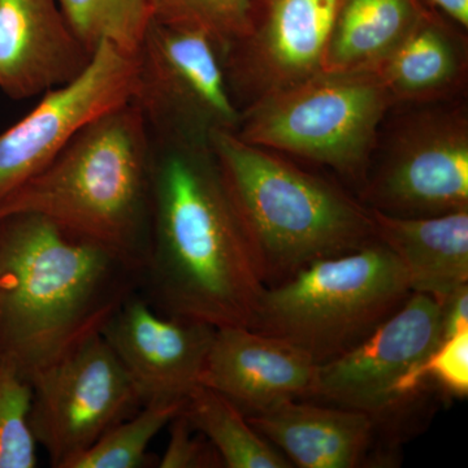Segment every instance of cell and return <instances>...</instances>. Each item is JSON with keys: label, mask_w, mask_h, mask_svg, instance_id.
<instances>
[{"label": "cell", "mask_w": 468, "mask_h": 468, "mask_svg": "<svg viewBox=\"0 0 468 468\" xmlns=\"http://www.w3.org/2000/svg\"><path fill=\"white\" fill-rule=\"evenodd\" d=\"M411 292L397 258L377 241L266 286L249 328L286 341L322 365L374 334Z\"/></svg>", "instance_id": "5b68a950"}, {"label": "cell", "mask_w": 468, "mask_h": 468, "mask_svg": "<svg viewBox=\"0 0 468 468\" xmlns=\"http://www.w3.org/2000/svg\"><path fill=\"white\" fill-rule=\"evenodd\" d=\"M428 11L435 12L452 26L467 30L468 0H418Z\"/></svg>", "instance_id": "83f0119b"}, {"label": "cell", "mask_w": 468, "mask_h": 468, "mask_svg": "<svg viewBox=\"0 0 468 468\" xmlns=\"http://www.w3.org/2000/svg\"><path fill=\"white\" fill-rule=\"evenodd\" d=\"M181 412L202 433L227 468H291L288 458L249 423L241 410L223 394L197 385Z\"/></svg>", "instance_id": "ffe728a7"}, {"label": "cell", "mask_w": 468, "mask_h": 468, "mask_svg": "<svg viewBox=\"0 0 468 468\" xmlns=\"http://www.w3.org/2000/svg\"><path fill=\"white\" fill-rule=\"evenodd\" d=\"M184 403H154L107 431L91 448L66 468H138L146 461L149 445L171 423Z\"/></svg>", "instance_id": "7402d4cb"}, {"label": "cell", "mask_w": 468, "mask_h": 468, "mask_svg": "<svg viewBox=\"0 0 468 468\" xmlns=\"http://www.w3.org/2000/svg\"><path fill=\"white\" fill-rule=\"evenodd\" d=\"M133 101L155 144H208L236 132L237 107L217 46L206 34L154 21L135 52Z\"/></svg>", "instance_id": "52a82bcc"}, {"label": "cell", "mask_w": 468, "mask_h": 468, "mask_svg": "<svg viewBox=\"0 0 468 468\" xmlns=\"http://www.w3.org/2000/svg\"><path fill=\"white\" fill-rule=\"evenodd\" d=\"M414 384L421 389L439 385L452 396L468 394V331L445 338L415 369Z\"/></svg>", "instance_id": "d4e9b609"}, {"label": "cell", "mask_w": 468, "mask_h": 468, "mask_svg": "<svg viewBox=\"0 0 468 468\" xmlns=\"http://www.w3.org/2000/svg\"><path fill=\"white\" fill-rule=\"evenodd\" d=\"M208 146L250 239L264 285L378 241L369 208L337 185L234 132H214Z\"/></svg>", "instance_id": "277c9868"}, {"label": "cell", "mask_w": 468, "mask_h": 468, "mask_svg": "<svg viewBox=\"0 0 468 468\" xmlns=\"http://www.w3.org/2000/svg\"><path fill=\"white\" fill-rule=\"evenodd\" d=\"M360 202L397 218L468 211V116L463 106L403 117L360 186Z\"/></svg>", "instance_id": "ba28073f"}, {"label": "cell", "mask_w": 468, "mask_h": 468, "mask_svg": "<svg viewBox=\"0 0 468 468\" xmlns=\"http://www.w3.org/2000/svg\"><path fill=\"white\" fill-rule=\"evenodd\" d=\"M424 11L418 0H343L323 70L377 69Z\"/></svg>", "instance_id": "d6986e66"}, {"label": "cell", "mask_w": 468, "mask_h": 468, "mask_svg": "<svg viewBox=\"0 0 468 468\" xmlns=\"http://www.w3.org/2000/svg\"><path fill=\"white\" fill-rule=\"evenodd\" d=\"M140 285L141 268L101 242L34 212L0 214V362L32 380Z\"/></svg>", "instance_id": "7a4b0ae2"}, {"label": "cell", "mask_w": 468, "mask_h": 468, "mask_svg": "<svg viewBox=\"0 0 468 468\" xmlns=\"http://www.w3.org/2000/svg\"><path fill=\"white\" fill-rule=\"evenodd\" d=\"M169 441L160 468H218L224 467L220 455L202 433L194 430L183 412L172 419Z\"/></svg>", "instance_id": "484cf974"}, {"label": "cell", "mask_w": 468, "mask_h": 468, "mask_svg": "<svg viewBox=\"0 0 468 468\" xmlns=\"http://www.w3.org/2000/svg\"><path fill=\"white\" fill-rule=\"evenodd\" d=\"M150 241L138 292L159 313L249 326L260 263L208 144H155Z\"/></svg>", "instance_id": "6da1fadb"}, {"label": "cell", "mask_w": 468, "mask_h": 468, "mask_svg": "<svg viewBox=\"0 0 468 468\" xmlns=\"http://www.w3.org/2000/svg\"><path fill=\"white\" fill-rule=\"evenodd\" d=\"M32 384L0 362V468H34L38 463L29 424Z\"/></svg>", "instance_id": "cb8c5ba5"}, {"label": "cell", "mask_w": 468, "mask_h": 468, "mask_svg": "<svg viewBox=\"0 0 468 468\" xmlns=\"http://www.w3.org/2000/svg\"><path fill=\"white\" fill-rule=\"evenodd\" d=\"M343 0H252L248 33L221 57L239 111L323 70Z\"/></svg>", "instance_id": "7c38bea8"}, {"label": "cell", "mask_w": 468, "mask_h": 468, "mask_svg": "<svg viewBox=\"0 0 468 468\" xmlns=\"http://www.w3.org/2000/svg\"><path fill=\"white\" fill-rule=\"evenodd\" d=\"M426 9L396 50L377 68L394 104L436 103L463 88L466 37Z\"/></svg>", "instance_id": "ac0fdd59"}, {"label": "cell", "mask_w": 468, "mask_h": 468, "mask_svg": "<svg viewBox=\"0 0 468 468\" xmlns=\"http://www.w3.org/2000/svg\"><path fill=\"white\" fill-rule=\"evenodd\" d=\"M91 57L58 0H0V91L11 100H30L68 84Z\"/></svg>", "instance_id": "9a60e30c"}, {"label": "cell", "mask_w": 468, "mask_h": 468, "mask_svg": "<svg viewBox=\"0 0 468 468\" xmlns=\"http://www.w3.org/2000/svg\"><path fill=\"white\" fill-rule=\"evenodd\" d=\"M248 418L258 432L301 468H356L367 461L378 430L358 410L295 399Z\"/></svg>", "instance_id": "2e32d148"}, {"label": "cell", "mask_w": 468, "mask_h": 468, "mask_svg": "<svg viewBox=\"0 0 468 468\" xmlns=\"http://www.w3.org/2000/svg\"><path fill=\"white\" fill-rule=\"evenodd\" d=\"M318 366L280 338L249 326H223L215 332L201 384L254 417L284 402L313 399Z\"/></svg>", "instance_id": "5bb4252c"}, {"label": "cell", "mask_w": 468, "mask_h": 468, "mask_svg": "<svg viewBox=\"0 0 468 468\" xmlns=\"http://www.w3.org/2000/svg\"><path fill=\"white\" fill-rule=\"evenodd\" d=\"M137 61L107 42L72 81L0 133V203L43 171L91 120L132 100Z\"/></svg>", "instance_id": "8fae6325"}, {"label": "cell", "mask_w": 468, "mask_h": 468, "mask_svg": "<svg viewBox=\"0 0 468 468\" xmlns=\"http://www.w3.org/2000/svg\"><path fill=\"white\" fill-rule=\"evenodd\" d=\"M30 384V428L55 468H66L143 408L133 381L101 334L34 375Z\"/></svg>", "instance_id": "30bf717a"}, {"label": "cell", "mask_w": 468, "mask_h": 468, "mask_svg": "<svg viewBox=\"0 0 468 468\" xmlns=\"http://www.w3.org/2000/svg\"><path fill=\"white\" fill-rule=\"evenodd\" d=\"M375 69L320 70L241 111V140L334 169L362 186L390 107Z\"/></svg>", "instance_id": "8992f818"}, {"label": "cell", "mask_w": 468, "mask_h": 468, "mask_svg": "<svg viewBox=\"0 0 468 468\" xmlns=\"http://www.w3.org/2000/svg\"><path fill=\"white\" fill-rule=\"evenodd\" d=\"M155 21L206 34L223 57L250 27L252 0H154Z\"/></svg>", "instance_id": "603a6c76"}, {"label": "cell", "mask_w": 468, "mask_h": 468, "mask_svg": "<svg viewBox=\"0 0 468 468\" xmlns=\"http://www.w3.org/2000/svg\"><path fill=\"white\" fill-rule=\"evenodd\" d=\"M378 241L405 272L412 292L440 304L468 284V211L431 218H397L369 209Z\"/></svg>", "instance_id": "e0dca14e"}, {"label": "cell", "mask_w": 468, "mask_h": 468, "mask_svg": "<svg viewBox=\"0 0 468 468\" xmlns=\"http://www.w3.org/2000/svg\"><path fill=\"white\" fill-rule=\"evenodd\" d=\"M215 332L207 323L159 313L137 291L117 307L101 335L146 406L185 402L201 384Z\"/></svg>", "instance_id": "4fadbf2b"}, {"label": "cell", "mask_w": 468, "mask_h": 468, "mask_svg": "<svg viewBox=\"0 0 468 468\" xmlns=\"http://www.w3.org/2000/svg\"><path fill=\"white\" fill-rule=\"evenodd\" d=\"M463 331H468V284L461 286L441 303L442 340Z\"/></svg>", "instance_id": "4316f807"}, {"label": "cell", "mask_w": 468, "mask_h": 468, "mask_svg": "<svg viewBox=\"0 0 468 468\" xmlns=\"http://www.w3.org/2000/svg\"><path fill=\"white\" fill-rule=\"evenodd\" d=\"M441 340V304L411 292L365 341L318 366L311 399L365 412L378 432L399 427L426 394L412 384L415 368Z\"/></svg>", "instance_id": "9c48e42d"}, {"label": "cell", "mask_w": 468, "mask_h": 468, "mask_svg": "<svg viewBox=\"0 0 468 468\" xmlns=\"http://www.w3.org/2000/svg\"><path fill=\"white\" fill-rule=\"evenodd\" d=\"M68 26L86 50L101 42L135 55L155 21L154 0H58Z\"/></svg>", "instance_id": "44dd1931"}, {"label": "cell", "mask_w": 468, "mask_h": 468, "mask_svg": "<svg viewBox=\"0 0 468 468\" xmlns=\"http://www.w3.org/2000/svg\"><path fill=\"white\" fill-rule=\"evenodd\" d=\"M154 141L133 101L91 120L0 214L34 212L112 249L143 271L150 241Z\"/></svg>", "instance_id": "3957f363"}]
</instances>
